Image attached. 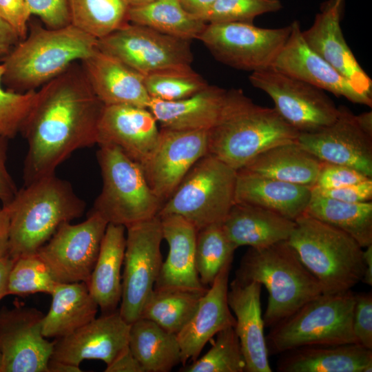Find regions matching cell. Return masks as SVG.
<instances>
[{
    "mask_svg": "<svg viewBox=\"0 0 372 372\" xmlns=\"http://www.w3.org/2000/svg\"><path fill=\"white\" fill-rule=\"evenodd\" d=\"M30 12L40 18L45 27L57 29L70 23L68 0H26Z\"/></svg>",
    "mask_w": 372,
    "mask_h": 372,
    "instance_id": "obj_44",
    "label": "cell"
},
{
    "mask_svg": "<svg viewBox=\"0 0 372 372\" xmlns=\"http://www.w3.org/2000/svg\"><path fill=\"white\" fill-rule=\"evenodd\" d=\"M290 32V25L263 28L244 22L211 23L198 39L218 61L253 72L272 67Z\"/></svg>",
    "mask_w": 372,
    "mask_h": 372,
    "instance_id": "obj_11",
    "label": "cell"
},
{
    "mask_svg": "<svg viewBox=\"0 0 372 372\" xmlns=\"http://www.w3.org/2000/svg\"><path fill=\"white\" fill-rule=\"evenodd\" d=\"M130 324L119 310L104 313L66 336L56 338L51 360L76 366L85 360L110 364L128 347Z\"/></svg>",
    "mask_w": 372,
    "mask_h": 372,
    "instance_id": "obj_18",
    "label": "cell"
},
{
    "mask_svg": "<svg viewBox=\"0 0 372 372\" xmlns=\"http://www.w3.org/2000/svg\"><path fill=\"white\" fill-rule=\"evenodd\" d=\"M235 278L256 281L266 287L268 302L262 315L265 327L276 325L322 293L317 279L287 240L263 247H249Z\"/></svg>",
    "mask_w": 372,
    "mask_h": 372,
    "instance_id": "obj_5",
    "label": "cell"
},
{
    "mask_svg": "<svg viewBox=\"0 0 372 372\" xmlns=\"http://www.w3.org/2000/svg\"><path fill=\"white\" fill-rule=\"evenodd\" d=\"M338 3H342L343 0H335Z\"/></svg>",
    "mask_w": 372,
    "mask_h": 372,
    "instance_id": "obj_60",
    "label": "cell"
},
{
    "mask_svg": "<svg viewBox=\"0 0 372 372\" xmlns=\"http://www.w3.org/2000/svg\"><path fill=\"white\" fill-rule=\"evenodd\" d=\"M70 23L101 39L127 23L129 7L123 0H68Z\"/></svg>",
    "mask_w": 372,
    "mask_h": 372,
    "instance_id": "obj_37",
    "label": "cell"
},
{
    "mask_svg": "<svg viewBox=\"0 0 372 372\" xmlns=\"http://www.w3.org/2000/svg\"><path fill=\"white\" fill-rule=\"evenodd\" d=\"M322 163L296 141L262 152L240 169L312 188Z\"/></svg>",
    "mask_w": 372,
    "mask_h": 372,
    "instance_id": "obj_31",
    "label": "cell"
},
{
    "mask_svg": "<svg viewBox=\"0 0 372 372\" xmlns=\"http://www.w3.org/2000/svg\"><path fill=\"white\" fill-rule=\"evenodd\" d=\"M4 65L0 64V134L14 138L30 113L37 98V90L19 93L3 88Z\"/></svg>",
    "mask_w": 372,
    "mask_h": 372,
    "instance_id": "obj_43",
    "label": "cell"
},
{
    "mask_svg": "<svg viewBox=\"0 0 372 372\" xmlns=\"http://www.w3.org/2000/svg\"><path fill=\"white\" fill-rule=\"evenodd\" d=\"M236 178L237 170L207 154L192 166L158 216H180L198 231L222 223L235 203Z\"/></svg>",
    "mask_w": 372,
    "mask_h": 372,
    "instance_id": "obj_9",
    "label": "cell"
},
{
    "mask_svg": "<svg viewBox=\"0 0 372 372\" xmlns=\"http://www.w3.org/2000/svg\"><path fill=\"white\" fill-rule=\"evenodd\" d=\"M144 83L151 99L169 101L191 96L209 85L192 68L149 74Z\"/></svg>",
    "mask_w": 372,
    "mask_h": 372,
    "instance_id": "obj_40",
    "label": "cell"
},
{
    "mask_svg": "<svg viewBox=\"0 0 372 372\" xmlns=\"http://www.w3.org/2000/svg\"><path fill=\"white\" fill-rule=\"evenodd\" d=\"M222 225L236 249L259 248L287 240L296 222L258 206L235 203Z\"/></svg>",
    "mask_w": 372,
    "mask_h": 372,
    "instance_id": "obj_29",
    "label": "cell"
},
{
    "mask_svg": "<svg viewBox=\"0 0 372 372\" xmlns=\"http://www.w3.org/2000/svg\"><path fill=\"white\" fill-rule=\"evenodd\" d=\"M282 8L280 0H216L200 17L206 23L244 22L253 23L261 14Z\"/></svg>",
    "mask_w": 372,
    "mask_h": 372,
    "instance_id": "obj_42",
    "label": "cell"
},
{
    "mask_svg": "<svg viewBox=\"0 0 372 372\" xmlns=\"http://www.w3.org/2000/svg\"><path fill=\"white\" fill-rule=\"evenodd\" d=\"M125 228L122 295L118 310L123 318L131 324L140 318L158 279L163 262L161 251L163 234L158 216Z\"/></svg>",
    "mask_w": 372,
    "mask_h": 372,
    "instance_id": "obj_12",
    "label": "cell"
},
{
    "mask_svg": "<svg viewBox=\"0 0 372 372\" xmlns=\"http://www.w3.org/2000/svg\"><path fill=\"white\" fill-rule=\"evenodd\" d=\"M2 59L3 84L12 92L36 90L97 50L98 39L70 24L50 29L37 22Z\"/></svg>",
    "mask_w": 372,
    "mask_h": 372,
    "instance_id": "obj_2",
    "label": "cell"
},
{
    "mask_svg": "<svg viewBox=\"0 0 372 372\" xmlns=\"http://www.w3.org/2000/svg\"><path fill=\"white\" fill-rule=\"evenodd\" d=\"M0 16L12 27L20 40L26 37L31 16L26 0H0Z\"/></svg>",
    "mask_w": 372,
    "mask_h": 372,
    "instance_id": "obj_48",
    "label": "cell"
},
{
    "mask_svg": "<svg viewBox=\"0 0 372 372\" xmlns=\"http://www.w3.org/2000/svg\"><path fill=\"white\" fill-rule=\"evenodd\" d=\"M209 130L161 128L158 143L141 165L148 185L163 205L192 166L207 154Z\"/></svg>",
    "mask_w": 372,
    "mask_h": 372,
    "instance_id": "obj_16",
    "label": "cell"
},
{
    "mask_svg": "<svg viewBox=\"0 0 372 372\" xmlns=\"http://www.w3.org/2000/svg\"><path fill=\"white\" fill-rule=\"evenodd\" d=\"M353 328L360 344L372 349V294L355 293Z\"/></svg>",
    "mask_w": 372,
    "mask_h": 372,
    "instance_id": "obj_46",
    "label": "cell"
},
{
    "mask_svg": "<svg viewBox=\"0 0 372 372\" xmlns=\"http://www.w3.org/2000/svg\"><path fill=\"white\" fill-rule=\"evenodd\" d=\"M107 225L92 211L82 223L64 222L36 254L56 282L87 285Z\"/></svg>",
    "mask_w": 372,
    "mask_h": 372,
    "instance_id": "obj_14",
    "label": "cell"
},
{
    "mask_svg": "<svg viewBox=\"0 0 372 372\" xmlns=\"http://www.w3.org/2000/svg\"><path fill=\"white\" fill-rule=\"evenodd\" d=\"M298 135L274 108L257 105L242 90L231 89L219 122L209 130L207 154L238 171L262 152L296 141Z\"/></svg>",
    "mask_w": 372,
    "mask_h": 372,
    "instance_id": "obj_3",
    "label": "cell"
},
{
    "mask_svg": "<svg viewBox=\"0 0 372 372\" xmlns=\"http://www.w3.org/2000/svg\"><path fill=\"white\" fill-rule=\"evenodd\" d=\"M10 213L6 206L0 207V258L9 257Z\"/></svg>",
    "mask_w": 372,
    "mask_h": 372,
    "instance_id": "obj_52",
    "label": "cell"
},
{
    "mask_svg": "<svg viewBox=\"0 0 372 372\" xmlns=\"http://www.w3.org/2000/svg\"><path fill=\"white\" fill-rule=\"evenodd\" d=\"M94 94L104 105L147 108L151 100L144 76L99 49L80 61Z\"/></svg>",
    "mask_w": 372,
    "mask_h": 372,
    "instance_id": "obj_24",
    "label": "cell"
},
{
    "mask_svg": "<svg viewBox=\"0 0 372 372\" xmlns=\"http://www.w3.org/2000/svg\"><path fill=\"white\" fill-rule=\"evenodd\" d=\"M80 61L37 91L21 132L27 141L24 185L54 174L74 151L98 142L104 104L94 94Z\"/></svg>",
    "mask_w": 372,
    "mask_h": 372,
    "instance_id": "obj_1",
    "label": "cell"
},
{
    "mask_svg": "<svg viewBox=\"0 0 372 372\" xmlns=\"http://www.w3.org/2000/svg\"><path fill=\"white\" fill-rule=\"evenodd\" d=\"M13 262L10 257L0 258V300L8 295V278Z\"/></svg>",
    "mask_w": 372,
    "mask_h": 372,
    "instance_id": "obj_54",
    "label": "cell"
},
{
    "mask_svg": "<svg viewBox=\"0 0 372 372\" xmlns=\"http://www.w3.org/2000/svg\"><path fill=\"white\" fill-rule=\"evenodd\" d=\"M106 366L105 372H144L143 368L129 347Z\"/></svg>",
    "mask_w": 372,
    "mask_h": 372,
    "instance_id": "obj_50",
    "label": "cell"
},
{
    "mask_svg": "<svg viewBox=\"0 0 372 372\" xmlns=\"http://www.w3.org/2000/svg\"><path fill=\"white\" fill-rule=\"evenodd\" d=\"M262 285L234 278L227 293L229 308L236 319L234 329L245 358V372H271L264 334L261 309Z\"/></svg>",
    "mask_w": 372,
    "mask_h": 372,
    "instance_id": "obj_23",
    "label": "cell"
},
{
    "mask_svg": "<svg viewBox=\"0 0 372 372\" xmlns=\"http://www.w3.org/2000/svg\"><path fill=\"white\" fill-rule=\"evenodd\" d=\"M163 239L169 247L154 288H179L206 291L195 265V249L198 230L183 217L169 214L159 216Z\"/></svg>",
    "mask_w": 372,
    "mask_h": 372,
    "instance_id": "obj_25",
    "label": "cell"
},
{
    "mask_svg": "<svg viewBox=\"0 0 372 372\" xmlns=\"http://www.w3.org/2000/svg\"><path fill=\"white\" fill-rule=\"evenodd\" d=\"M312 188L237 171L235 203L258 206L296 220L305 214Z\"/></svg>",
    "mask_w": 372,
    "mask_h": 372,
    "instance_id": "obj_28",
    "label": "cell"
},
{
    "mask_svg": "<svg viewBox=\"0 0 372 372\" xmlns=\"http://www.w3.org/2000/svg\"><path fill=\"white\" fill-rule=\"evenodd\" d=\"M125 229L121 225L108 223L87 283L90 293L103 313L116 310L121 302Z\"/></svg>",
    "mask_w": 372,
    "mask_h": 372,
    "instance_id": "obj_30",
    "label": "cell"
},
{
    "mask_svg": "<svg viewBox=\"0 0 372 372\" xmlns=\"http://www.w3.org/2000/svg\"><path fill=\"white\" fill-rule=\"evenodd\" d=\"M190 41L129 22L98 39L97 47L145 76L192 68Z\"/></svg>",
    "mask_w": 372,
    "mask_h": 372,
    "instance_id": "obj_10",
    "label": "cell"
},
{
    "mask_svg": "<svg viewBox=\"0 0 372 372\" xmlns=\"http://www.w3.org/2000/svg\"><path fill=\"white\" fill-rule=\"evenodd\" d=\"M159 136L157 121L147 108L105 105L97 144L116 146L141 165L155 149Z\"/></svg>",
    "mask_w": 372,
    "mask_h": 372,
    "instance_id": "obj_21",
    "label": "cell"
},
{
    "mask_svg": "<svg viewBox=\"0 0 372 372\" xmlns=\"http://www.w3.org/2000/svg\"><path fill=\"white\" fill-rule=\"evenodd\" d=\"M20 41L12 27L0 16V57L6 56Z\"/></svg>",
    "mask_w": 372,
    "mask_h": 372,
    "instance_id": "obj_51",
    "label": "cell"
},
{
    "mask_svg": "<svg viewBox=\"0 0 372 372\" xmlns=\"http://www.w3.org/2000/svg\"><path fill=\"white\" fill-rule=\"evenodd\" d=\"M8 284V295L51 294L57 283L36 254L13 260Z\"/></svg>",
    "mask_w": 372,
    "mask_h": 372,
    "instance_id": "obj_41",
    "label": "cell"
},
{
    "mask_svg": "<svg viewBox=\"0 0 372 372\" xmlns=\"http://www.w3.org/2000/svg\"><path fill=\"white\" fill-rule=\"evenodd\" d=\"M368 178H371L352 167L323 162L316 185L313 187L322 189H337Z\"/></svg>",
    "mask_w": 372,
    "mask_h": 372,
    "instance_id": "obj_45",
    "label": "cell"
},
{
    "mask_svg": "<svg viewBox=\"0 0 372 372\" xmlns=\"http://www.w3.org/2000/svg\"><path fill=\"white\" fill-rule=\"evenodd\" d=\"M236 249L226 235L222 223L210 225L198 231L195 265L204 286H210L221 269L233 260Z\"/></svg>",
    "mask_w": 372,
    "mask_h": 372,
    "instance_id": "obj_38",
    "label": "cell"
},
{
    "mask_svg": "<svg viewBox=\"0 0 372 372\" xmlns=\"http://www.w3.org/2000/svg\"><path fill=\"white\" fill-rule=\"evenodd\" d=\"M127 19L130 23L188 41L198 39L207 24L187 12L178 0H156L129 8Z\"/></svg>",
    "mask_w": 372,
    "mask_h": 372,
    "instance_id": "obj_35",
    "label": "cell"
},
{
    "mask_svg": "<svg viewBox=\"0 0 372 372\" xmlns=\"http://www.w3.org/2000/svg\"><path fill=\"white\" fill-rule=\"evenodd\" d=\"M228 90L208 85L187 98L177 101L151 99L147 109L162 128L176 130H210L219 122Z\"/></svg>",
    "mask_w": 372,
    "mask_h": 372,
    "instance_id": "obj_26",
    "label": "cell"
},
{
    "mask_svg": "<svg viewBox=\"0 0 372 372\" xmlns=\"http://www.w3.org/2000/svg\"><path fill=\"white\" fill-rule=\"evenodd\" d=\"M1 366H2V355L0 350V372H1Z\"/></svg>",
    "mask_w": 372,
    "mask_h": 372,
    "instance_id": "obj_59",
    "label": "cell"
},
{
    "mask_svg": "<svg viewBox=\"0 0 372 372\" xmlns=\"http://www.w3.org/2000/svg\"><path fill=\"white\" fill-rule=\"evenodd\" d=\"M209 350L189 365L185 372H244L246 363L234 327L220 331Z\"/></svg>",
    "mask_w": 372,
    "mask_h": 372,
    "instance_id": "obj_39",
    "label": "cell"
},
{
    "mask_svg": "<svg viewBox=\"0 0 372 372\" xmlns=\"http://www.w3.org/2000/svg\"><path fill=\"white\" fill-rule=\"evenodd\" d=\"M279 372H371L372 349L360 343L309 345L280 354Z\"/></svg>",
    "mask_w": 372,
    "mask_h": 372,
    "instance_id": "obj_27",
    "label": "cell"
},
{
    "mask_svg": "<svg viewBox=\"0 0 372 372\" xmlns=\"http://www.w3.org/2000/svg\"><path fill=\"white\" fill-rule=\"evenodd\" d=\"M80 366L64 362L50 360L48 364V372H79Z\"/></svg>",
    "mask_w": 372,
    "mask_h": 372,
    "instance_id": "obj_56",
    "label": "cell"
},
{
    "mask_svg": "<svg viewBox=\"0 0 372 372\" xmlns=\"http://www.w3.org/2000/svg\"><path fill=\"white\" fill-rule=\"evenodd\" d=\"M295 222L287 242L317 279L322 293L351 290L362 280L363 248L353 238L307 214Z\"/></svg>",
    "mask_w": 372,
    "mask_h": 372,
    "instance_id": "obj_6",
    "label": "cell"
},
{
    "mask_svg": "<svg viewBox=\"0 0 372 372\" xmlns=\"http://www.w3.org/2000/svg\"><path fill=\"white\" fill-rule=\"evenodd\" d=\"M8 140L0 134V201L3 205L9 204L18 191L6 165Z\"/></svg>",
    "mask_w": 372,
    "mask_h": 372,
    "instance_id": "obj_49",
    "label": "cell"
},
{
    "mask_svg": "<svg viewBox=\"0 0 372 372\" xmlns=\"http://www.w3.org/2000/svg\"><path fill=\"white\" fill-rule=\"evenodd\" d=\"M43 315L21 305L0 309L1 372H48L54 341L42 333Z\"/></svg>",
    "mask_w": 372,
    "mask_h": 372,
    "instance_id": "obj_15",
    "label": "cell"
},
{
    "mask_svg": "<svg viewBox=\"0 0 372 372\" xmlns=\"http://www.w3.org/2000/svg\"><path fill=\"white\" fill-rule=\"evenodd\" d=\"M6 206L10 213L9 257L34 254L64 222L81 217L85 202L71 184L54 174L18 190Z\"/></svg>",
    "mask_w": 372,
    "mask_h": 372,
    "instance_id": "obj_4",
    "label": "cell"
},
{
    "mask_svg": "<svg viewBox=\"0 0 372 372\" xmlns=\"http://www.w3.org/2000/svg\"><path fill=\"white\" fill-rule=\"evenodd\" d=\"M305 214L353 238L363 249L372 245V203H349L312 194Z\"/></svg>",
    "mask_w": 372,
    "mask_h": 372,
    "instance_id": "obj_34",
    "label": "cell"
},
{
    "mask_svg": "<svg viewBox=\"0 0 372 372\" xmlns=\"http://www.w3.org/2000/svg\"><path fill=\"white\" fill-rule=\"evenodd\" d=\"M129 8L143 6L156 0H123Z\"/></svg>",
    "mask_w": 372,
    "mask_h": 372,
    "instance_id": "obj_58",
    "label": "cell"
},
{
    "mask_svg": "<svg viewBox=\"0 0 372 372\" xmlns=\"http://www.w3.org/2000/svg\"><path fill=\"white\" fill-rule=\"evenodd\" d=\"M363 249V258L365 265V271L362 282L365 284L372 285V245H370Z\"/></svg>",
    "mask_w": 372,
    "mask_h": 372,
    "instance_id": "obj_55",
    "label": "cell"
},
{
    "mask_svg": "<svg viewBox=\"0 0 372 372\" xmlns=\"http://www.w3.org/2000/svg\"><path fill=\"white\" fill-rule=\"evenodd\" d=\"M249 80L271 97L273 108L299 134L319 131L339 115V107L324 90L272 67L253 72Z\"/></svg>",
    "mask_w": 372,
    "mask_h": 372,
    "instance_id": "obj_13",
    "label": "cell"
},
{
    "mask_svg": "<svg viewBox=\"0 0 372 372\" xmlns=\"http://www.w3.org/2000/svg\"><path fill=\"white\" fill-rule=\"evenodd\" d=\"M99 146L103 186L92 211L108 223L125 227L158 216L163 204L148 185L141 166L116 146Z\"/></svg>",
    "mask_w": 372,
    "mask_h": 372,
    "instance_id": "obj_8",
    "label": "cell"
},
{
    "mask_svg": "<svg viewBox=\"0 0 372 372\" xmlns=\"http://www.w3.org/2000/svg\"><path fill=\"white\" fill-rule=\"evenodd\" d=\"M312 194L349 203L369 202L372 198V178L337 189L313 187Z\"/></svg>",
    "mask_w": 372,
    "mask_h": 372,
    "instance_id": "obj_47",
    "label": "cell"
},
{
    "mask_svg": "<svg viewBox=\"0 0 372 372\" xmlns=\"http://www.w3.org/2000/svg\"><path fill=\"white\" fill-rule=\"evenodd\" d=\"M290 25V34L272 68L351 103L371 107L372 96L359 92L308 45L299 22L294 21Z\"/></svg>",
    "mask_w": 372,
    "mask_h": 372,
    "instance_id": "obj_19",
    "label": "cell"
},
{
    "mask_svg": "<svg viewBox=\"0 0 372 372\" xmlns=\"http://www.w3.org/2000/svg\"><path fill=\"white\" fill-rule=\"evenodd\" d=\"M357 118L363 129L372 134V112H366L357 115Z\"/></svg>",
    "mask_w": 372,
    "mask_h": 372,
    "instance_id": "obj_57",
    "label": "cell"
},
{
    "mask_svg": "<svg viewBox=\"0 0 372 372\" xmlns=\"http://www.w3.org/2000/svg\"><path fill=\"white\" fill-rule=\"evenodd\" d=\"M216 0H178L182 7L189 13L200 19L209 11Z\"/></svg>",
    "mask_w": 372,
    "mask_h": 372,
    "instance_id": "obj_53",
    "label": "cell"
},
{
    "mask_svg": "<svg viewBox=\"0 0 372 372\" xmlns=\"http://www.w3.org/2000/svg\"><path fill=\"white\" fill-rule=\"evenodd\" d=\"M355 293L351 289L322 293L270 328L265 336L268 353L309 345L359 343L353 331Z\"/></svg>",
    "mask_w": 372,
    "mask_h": 372,
    "instance_id": "obj_7",
    "label": "cell"
},
{
    "mask_svg": "<svg viewBox=\"0 0 372 372\" xmlns=\"http://www.w3.org/2000/svg\"><path fill=\"white\" fill-rule=\"evenodd\" d=\"M231 263L227 262L221 269L189 320L176 334L183 366L189 360L197 359L206 344L220 331L235 326L236 319L227 300Z\"/></svg>",
    "mask_w": 372,
    "mask_h": 372,
    "instance_id": "obj_20",
    "label": "cell"
},
{
    "mask_svg": "<svg viewBox=\"0 0 372 372\" xmlns=\"http://www.w3.org/2000/svg\"><path fill=\"white\" fill-rule=\"evenodd\" d=\"M205 292L179 288H154L140 318L150 320L176 335L189 320Z\"/></svg>",
    "mask_w": 372,
    "mask_h": 372,
    "instance_id": "obj_36",
    "label": "cell"
},
{
    "mask_svg": "<svg viewBox=\"0 0 372 372\" xmlns=\"http://www.w3.org/2000/svg\"><path fill=\"white\" fill-rule=\"evenodd\" d=\"M296 141L324 163L348 166L372 178V134L346 107H339L333 123L315 132L300 133Z\"/></svg>",
    "mask_w": 372,
    "mask_h": 372,
    "instance_id": "obj_17",
    "label": "cell"
},
{
    "mask_svg": "<svg viewBox=\"0 0 372 372\" xmlns=\"http://www.w3.org/2000/svg\"><path fill=\"white\" fill-rule=\"evenodd\" d=\"M342 3L330 0L311 26L302 30L308 45L346 78L360 93L371 96L372 81L349 48L340 25Z\"/></svg>",
    "mask_w": 372,
    "mask_h": 372,
    "instance_id": "obj_22",
    "label": "cell"
},
{
    "mask_svg": "<svg viewBox=\"0 0 372 372\" xmlns=\"http://www.w3.org/2000/svg\"><path fill=\"white\" fill-rule=\"evenodd\" d=\"M52 302L41 320L46 338H60L73 333L96 318L99 306L85 282H57Z\"/></svg>",
    "mask_w": 372,
    "mask_h": 372,
    "instance_id": "obj_32",
    "label": "cell"
},
{
    "mask_svg": "<svg viewBox=\"0 0 372 372\" xmlns=\"http://www.w3.org/2000/svg\"><path fill=\"white\" fill-rule=\"evenodd\" d=\"M128 347L144 372H169L181 364L176 335L146 318L130 324Z\"/></svg>",
    "mask_w": 372,
    "mask_h": 372,
    "instance_id": "obj_33",
    "label": "cell"
}]
</instances>
